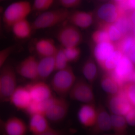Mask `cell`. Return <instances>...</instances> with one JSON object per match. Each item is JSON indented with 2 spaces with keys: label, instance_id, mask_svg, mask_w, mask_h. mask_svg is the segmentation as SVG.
<instances>
[{
  "label": "cell",
  "instance_id": "obj_1",
  "mask_svg": "<svg viewBox=\"0 0 135 135\" xmlns=\"http://www.w3.org/2000/svg\"><path fill=\"white\" fill-rule=\"evenodd\" d=\"M77 80L72 68L68 66L65 69L57 71L51 79L50 86L59 97L65 98L69 95Z\"/></svg>",
  "mask_w": 135,
  "mask_h": 135
},
{
  "label": "cell",
  "instance_id": "obj_2",
  "mask_svg": "<svg viewBox=\"0 0 135 135\" xmlns=\"http://www.w3.org/2000/svg\"><path fill=\"white\" fill-rule=\"evenodd\" d=\"M42 12L32 23L33 31L50 28L61 23L68 19L70 13L65 8Z\"/></svg>",
  "mask_w": 135,
  "mask_h": 135
},
{
  "label": "cell",
  "instance_id": "obj_3",
  "mask_svg": "<svg viewBox=\"0 0 135 135\" xmlns=\"http://www.w3.org/2000/svg\"><path fill=\"white\" fill-rule=\"evenodd\" d=\"M32 9L31 5L27 1L13 3L9 5L3 12V22L7 28L10 29L17 22L27 18Z\"/></svg>",
  "mask_w": 135,
  "mask_h": 135
},
{
  "label": "cell",
  "instance_id": "obj_4",
  "mask_svg": "<svg viewBox=\"0 0 135 135\" xmlns=\"http://www.w3.org/2000/svg\"><path fill=\"white\" fill-rule=\"evenodd\" d=\"M15 68L9 63H6L0 71L1 102L8 101L10 97L18 86Z\"/></svg>",
  "mask_w": 135,
  "mask_h": 135
},
{
  "label": "cell",
  "instance_id": "obj_5",
  "mask_svg": "<svg viewBox=\"0 0 135 135\" xmlns=\"http://www.w3.org/2000/svg\"><path fill=\"white\" fill-rule=\"evenodd\" d=\"M92 86L84 80H77L69 93L70 98L84 104H95V97Z\"/></svg>",
  "mask_w": 135,
  "mask_h": 135
},
{
  "label": "cell",
  "instance_id": "obj_6",
  "mask_svg": "<svg viewBox=\"0 0 135 135\" xmlns=\"http://www.w3.org/2000/svg\"><path fill=\"white\" fill-rule=\"evenodd\" d=\"M69 109V103L65 98L54 97L51 103L46 110L44 115L48 120L57 123L65 119Z\"/></svg>",
  "mask_w": 135,
  "mask_h": 135
},
{
  "label": "cell",
  "instance_id": "obj_7",
  "mask_svg": "<svg viewBox=\"0 0 135 135\" xmlns=\"http://www.w3.org/2000/svg\"><path fill=\"white\" fill-rule=\"evenodd\" d=\"M123 86L127 82L133 81L135 74L133 63L126 55H123L114 70L110 73Z\"/></svg>",
  "mask_w": 135,
  "mask_h": 135
},
{
  "label": "cell",
  "instance_id": "obj_8",
  "mask_svg": "<svg viewBox=\"0 0 135 135\" xmlns=\"http://www.w3.org/2000/svg\"><path fill=\"white\" fill-rule=\"evenodd\" d=\"M57 38L63 48H66L78 46L82 41V36L77 27L71 24L60 28Z\"/></svg>",
  "mask_w": 135,
  "mask_h": 135
},
{
  "label": "cell",
  "instance_id": "obj_9",
  "mask_svg": "<svg viewBox=\"0 0 135 135\" xmlns=\"http://www.w3.org/2000/svg\"><path fill=\"white\" fill-rule=\"evenodd\" d=\"M38 60L33 56H30L20 62L15 68L17 74L32 81L38 79Z\"/></svg>",
  "mask_w": 135,
  "mask_h": 135
},
{
  "label": "cell",
  "instance_id": "obj_10",
  "mask_svg": "<svg viewBox=\"0 0 135 135\" xmlns=\"http://www.w3.org/2000/svg\"><path fill=\"white\" fill-rule=\"evenodd\" d=\"M31 97L32 101L43 102L53 97L52 89L43 81H35L26 85Z\"/></svg>",
  "mask_w": 135,
  "mask_h": 135
},
{
  "label": "cell",
  "instance_id": "obj_11",
  "mask_svg": "<svg viewBox=\"0 0 135 135\" xmlns=\"http://www.w3.org/2000/svg\"><path fill=\"white\" fill-rule=\"evenodd\" d=\"M122 11L117 4L107 3L101 5L98 10L97 15L100 20L99 23H114L121 16Z\"/></svg>",
  "mask_w": 135,
  "mask_h": 135
},
{
  "label": "cell",
  "instance_id": "obj_12",
  "mask_svg": "<svg viewBox=\"0 0 135 135\" xmlns=\"http://www.w3.org/2000/svg\"><path fill=\"white\" fill-rule=\"evenodd\" d=\"M108 108L113 114L125 116L133 106L122 92L113 95L109 96Z\"/></svg>",
  "mask_w": 135,
  "mask_h": 135
},
{
  "label": "cell",
  "instance_id": "obj_13",
  "mask_svg": "<svg viewBox=\"0 0 135 135\" xmlns=\"http://www.w3.org/2000/svg\"><path fill=\"white\" fill-rule=\"evenodd\" d=\"M8 101L18 110L25 111L32 102L26 86H18L10 97Z\"/></svg>",
  "mask_w": 135,
  "mask_h": 135
},
{
  "label": "cell",
  "instance_id": "obj_14",
  "mask_svg": "<svg viewBox=\"0 0 135 135\" xmlns=\"http://www.w3.org/2000/svg\"><path fill=\"white\" fill-rule=\"evenodd\" d=\"M97 110L96 120L94 126L91 127L92 133L99 134L112 130L111 115L102 104L98 105Z\"/></svg>",
  "mask_w": 135,
  "mask_h": 135
},
{
  "label": "cell",
  "instance_id": "obj_15",
  "mask_svg": "<svg viewBox=\"0 0 135 135\" xmlns=\"http://www.w3.org/2000/svg\"><path fill=\"white\" fill-rule=\"evenodd\" d=\"M30 132L35 135H48L53 128L44 114H36L30 115L29 124Z\"/></svg>",
  "mask_w": 135,
  "mask_h": 135
},
{
  "label": "cell",
  "instance_id": "obj_16",
  "mask_svg": "<svg viewBox=\"0 0 135 135\" xmlns=\"http://www.w3.org/2000/svg\"><path fill=\"white\" fill-rule=\"evenodd\" d=\"M97 114V110L95 104H84L78 112V119L84 127L91 128L95 122Z\"/></svg>",
  "mask_w": 135,
  "mask_h": 135
},
{
  "label": "cell",
  "instance_id": "obj_17",
  "mask_svg": "<svg viewBox=\"0 0 135 135\" xmlns=\"http://www.w3.org/2000/svg\"><path fill=\"white\" fill-rule=\"evenodd\" d=\"M27 126L23 120L12 116L4 122V134L8 135H24L27 131Z\"/></svg>",
  "mask_w": 135,
  "mask_h": 135
},
{
  "label": "cell",
  "instance_id": "obj_18",
  "mask_svg": "<svg viewBox=\"0 0 135 135\" xmlns=\"http://www.w3.org/2000/svg\"><path fill=\"white\" fill-rule=\"evenodd\" d=\"M116 50L115 44L111 41L97 44L94 50V56L101 67L104 62Z\"/></svg>",
  "mask_w": 135,
  "mask_h": 135
},
{
  "label": "cell",
  "instance_id": "obj_19",
  "mask_svg": "<svg viewBox=\"0 0 135 135\" xmlns=\"http://www.w3.org/2000/svg\"><path fill=\"white\" fill-rule=\"evenodd\" d=\"M94 16L92 12L75 11L70 13L68 21L71 24L82 29L88 28L92 24Z\"/></svg>",
  "mask_w": 135,
  "mask_h": 135
},
{
  "label": "cell",
  "instance_id": "obj_20",
  "mask_svg": "<svg viewBox=\"0 0 135 135\" xmlns=\"http://www.w3.org/2000/svg\"><path fill=\"white\" fill-rule=\"evenodd\" d=\"M38 79L43 81L49 77L56 70L54 56L41 57L38 60Z\"/></svg>",
  "mask_w": 135,
  "mask_h": 135
},
{
  "label": "cell",
  "instance_id": "obj_21",
  "mask_svg": "<svg viewBox=\"0 0 135 135\" xmlns=\"http://www.w3.org/2000/svg\"><path fill=\"white\" fill-rule=\"evenodd\" d=\"M100 83L102 89L109 96L118 94L121 91L122 86L110 73L102 76Z\"/></svg>",
  "mask_w": 135,
  "mask_h": 135
},
{
  "label": "cell",
  "instance_id": "obj_22",
  "mask_svg": "<svg viewBox=\"0 0 135 135\" xmlns=\"http://www.w3.org/2000/svg\"><path fill=\"white\" fill-rule=\"evenodd\" d=\"M35 49L36 53L41 57L54 56L58 50L54 41L48 38L37 41L35 44Z\"/></svg>",
  "mask_w": 135,
  "mask_h": 135
},
{
  "label": "cell",
  "instance_id": "obj_23",
  "mask_svg": "<svg viewBox=\"0 0 135 135\" xmlns=\"http://www.w3.org/2000/svg\"><path fill=\"white\" fill-rule=\"evenodd\" d=\"M15 37L19 39H26L30 37L33 31L32 24L27 18L17 22L10 29Z\"/></svg>",
  "mask_w": 135,
  "mask_h": 135
},
{
  "label": "cell",
  "instance_id": "obj_24",
  "mask_svg": "<svg viewBox=\"0 0 135 135\" xmlns=\"http://www.w3.org/2000/svg\"><path fill=\"white\" fill-rule=\"evenodd\" d=\"M83 74L90 84L95 82L98 76V70L96 64L92 58H89L83 66Z\"/></svg>",
  "mask_w": 135,
  "mask_h": 135
},
{
  "label": "cell",
  "instance_id": "obj_25",
  "mask_svg": "<svg viewBox=\"0 0 135 135\" xmlns=\"http://www.w3.org/2000/svg\"><path fill=\"white\" fill-rule=\"evenodd\" d=\"M112 130L117 135H123L127 133L128 123L125 116L118 114L111 115Z\"/></svg>",
  "mask_w": 135,
  "mask_h": 135
},
{
  "label": "cell",
  "instance_id": "obj_26",
  "mask_svg": "<svg viewBox=\"0 0 135 135\" xmlns=\"http://www.w3.org/2000/svg\"><path fill=\"white\" fill-rule=\"evenodd\" d=\"M123 55L120 51L116 50L104 62L101 67L107 73H112Z\"/></svg>",
  "mask_w": 135,
  "mask_h": 135
},
{
  "label": "cell",
  "instance_id": "obj_27",
  "mask_svg": "<svg viewBox=\"0 0 135 135\" xmlns=\"http://www.w3.org/2000/svg\"><path fill=\"white\" fill-rule=\"evenodd\" d=\"M99 27L106 30L110 41L114 43H116L121 38L122 34L114 23L99 24Z\"/></svg>",
  "mask_w": 135,
  "mask_h": 135
},
{
  "label": "cell",
  "instance_id": "obj_28",
  "mask_svg": "<svg viewBox=\"0 0 135 135\" xmlns=\"http://www.w3.org/2000/svg\"><path fill=\"white\" fill-rule=\"evenodd\" d=\"M116 49L120 51L123 55H128L135 44L134 39L131 36H127L121 41L114 43Z\"/></svg>",
  "mask_w": 135,
  "mask_h": 135
},
{
  "label": "cell",
  "instance_id": "obj_29",
  "mask_svg": "<svg viewBox=\"0 0 135 135\" xmlns=\"http://www.w3.org/2000/svg\"><path fill=\"white\" fill-rule=\"evenodd\" d=\"M121 92L131 105L135 107V83L130 81L125 83L122 86Z\"/></svg>",
  "mask_w": 135,
  "mask_h": 135
},
{
  "label": "cell",
  "instance_id": "obj_30",
  "mask_svg": "<svg viewBox=\"0 0 135 135\" xmlns=\"http://www.w3.org/2000/svg\"><path fill=\"white\" fill-rule=\"evenodd\" d=\"M55 70L58 71L65 69L68 66L69 63L66 56L62 48L58 49L54 55Z\"/></svg>",
  "mask_w": 135,
  "mask_h": 135
},
{
  "label": "cell",
  "instance_id": "obj_31",
  "mask_svg": "<svg viewBox=\"0 0 135 135\" xmlns=\"http://www.w3.org/2000/svg\"><path fill=\"white\" fill-rule=\"evenodd\" d=\"M122 35L130 31L132 28V22L127 17L121 16L114 23Z\"/></svg>",
  "mask_w": 135,
  "mask_h": 135
},
{
  "label": "cell",
  "instance_id": "obj_32",
  "mask_svg": "<svg viewBox=\"0 0 135 135\" xmlns=\"http://www.w3.org/2000/svg\"><path fill=\"white\" fill-rule=\"evenodd\" d=\"M64 52L69 62L77 61L80 57L81 50L78 46L63 48Z\"/></svg>",
  "mask_w": 135,
  "mask_h": 135
},
{
  "label": "cell",
  "instance_id": "obj_33",
  "mask_svg": "<svg viewBox=\"0 0 135 135\" xmlns=\"http://www.w3.org/2000/svg\"><path fill=\"white\" fill-rule=\"evenodd\" d=\"M55 0H34L32 9L38 12L48 10L51 7Z\"/></svg>",
  "mask_w": 135,
  "mask_h": 135
},
{
  "label": "cell",
  "instance_id": "obj_34",
  "mask_svg": "<svg viewBox=\"0 0 135 135\" xmlns=\"http://www.w3.org/2000/svg\"><path fill=\"white\" fill-rule=\"evenodd\" d=\"M92 38L93 41L96 44L104 42L110 41L106 30L101 28L93 33Z\"/></svg>",
  "mask_w": 135,
  "mask_h": 135
},
{
  "label": "cell",
  "instance_id": "obj_35",
  "mask_svg": "<svg viewBox=\"0 0 135 135\" xmlns=\"http://www.w3.org/2000/svg\"><path fill=\"white\" fill-rule=\"evenodd\" d=\"M16 46L12 45L0 50V71L6 64L11 55L15 52Z\"/></svg>",
  "mask_w": 135,
  "mask_h": 135
},
{
  "label": "cell",
  "instance_id": "obj_36",
  "mask_svg": "<svg viewBox=\"0 0 135 135\" xmlns=\"http://www.w3.org/2000/svg\"><path fill=\"white\" fill-rule=\"evenodd\" d=\"M81 0H58L61 6L65 8H71L77 7L81 2Z\"/></svg>",
  "mask_w": 135,
  "mask_h": 135
},
{
  "label": "cell",
  "instance_id": "obj_37",
  "mask_svg": "<svg viewBox=\"0 0 135 135\" xmlns=\"http://www.w3.org/2000/svg\"><path fill=\"white\" fill-rule=\"evenodd\" d=\"M124 116L128 125L135 127V107H133Z\"/></svg>",
  "mask_w": 135,
  "mask_h": 135
},
{
  "label": "cell",
  "instance_id": "obj_38",
  "mask_svg": "<svg viewBox=\"0 0 135 135\" xmlns=\"http://www.w3.org/2000/svg\"><path fill=\"white\" fill-rule=\"evenodd\" d=\"M127 56L133 62V64H135V44Z\"/></svg>",
  "mask_w": 135,
  "mask_h": 135
},
{
  "label": "cell",
  "instance_id": "obj_39",
  "mask_svg": "<svg viewBox=\"0 0 135 135\" xmlns=\"http://www.w3.org/2000/svg\"><path fill=\"white\" fill-rule=\"evenodd\" d=\"M126 3L128 8L135 9V0H127Z\"/></svg>",
  "mask_w": 135,
  "mask_h": 135
},
{
  "label": "cell",
  "instance_id": "obj_40",
  "mask_svg": "<svg viewBox=\"0 0 135 135\" xmlns=\"http://www.w3.org/2000/svg\"><path fill=\"white\" fill-rule=\"evenodd\" d=\"M4 122L5 121L3 120L0 117V133L1 134V133L4 134L3 126H4Z\"/></svg>",
  "mask_w": 135,
  "mask_h": 135
},
{
  "label": "cell",
  "instance_id": "obj_41",
  "mask_svg": "<svg viewBox=\"0 0 135 135\" xmlns=\"http://www.w3.org/2000/svg\"><path fill=\"white\" fill-rule=\"evenodd\" d=\"M127 1V0H112L113 2L114 3L117 5L124 3L126 2Z\"/></svg>",
  "mask_w": 135,
  "mask_h": 135
},
{
  "label": "cell",
  "instance_id": "obj_42",
  "mask_svg": "<svg viewBox=\"0 0 135 135\" xmlns=\"http://www.w3.org/2000/svg\"><path fill=\"white\" fill-rule=\"evenodd\" d=\"M131 20L133 24L135 25V10L133 11L131 16Z\"/></svg>",
  "mask_w": 135,
  "mask_h": 135
},
{
  "label": "cell",
  "instance_id": "obj_43",
  "mask_svg": "<svg viewBox=\"0 0 135 135\" xmlns=\"http://www.w3.org/2000/svg\"><path fill=\"white\" fill-rule=\"evenodd\" d=\"M2 16H1V9L0 8V35L2 33Z\"/></svg>",
  "mask_w": 135,
  "mask_h": 135
},
{
  "label": "cell",
  "instance_id": "obj_44",
  "mask_svg": "<svg viewBox=\"0 0 135 135\" xmlns=\"http://www.w3.org/2000/svg\"><path fill=\"white\" fill-rule=\"evenodd\" d=\"M1 79H0V95H1Z\"/></svg>",
  "mask_w": 135,
  "mask_h": 135
},
{
  "label": "cell",
  "instance_id": "obj_45",
  "mask_svg": "<svg viewBox=\"0 0 135 135\" xmlns=\"http://www.w3.org/2000/svg\"><path fill=\"white\" fill-rule=\"evenodd\" d=\"M133 82L135 83V74L134 75V80H133Z\"/></svg>",
  "mask_w": 135,
  "mask_h": 135
},
{
  "label": "cell",
  "instance_id": "obj_46",
  "mask_svg": "<svg viewBox=\"0 0 135 135\" xmlns=\"http://www.w3.org/2000/svg\"><path fill=\"white\" fill-rule=\"evenodd\" d=\"M7 1V0H0V3L4 1Z\"/></svg>",
  "mask_w": 135,
  "mask_h": 135
},
{
  "label": "cell",
  "instance_id": "obj_47",
  "mask_svg": "<svg viewBox=\"0 0 135 135\" xmlns=\"http://www.w3.org/2000/svg\"><path fill=\"white\" fill-rule=\"evenodd\" d=\"M134 33L135 36V27L134 28Z\"/></svg>",
  "mask_w": 135,
  "mask_h": 135
},
{
  "label": "cell",
  "instance_id": "obj_48",
  "mask_svg": "<svg viewBox=\"0 0 135 135\" xmlns=\"http://www.w3.org/2000/svg\"><path fill=\"white\" fill-rule=\"evenodd\" d=\"M101 1H108V0H101Z\"/></svg>",
  "mask_w": 135,
  "mask_h": 135
}]
</instances>
